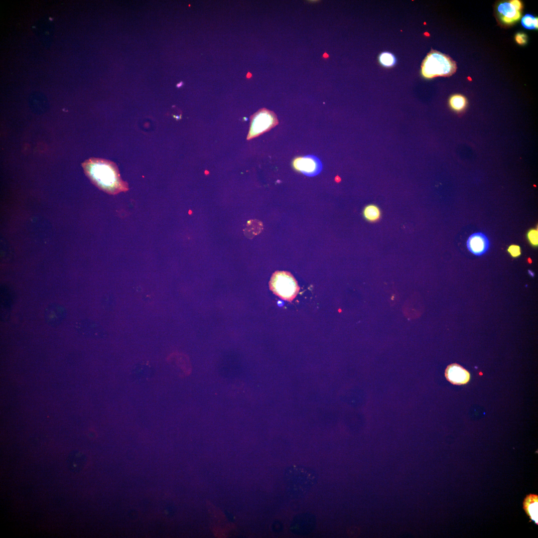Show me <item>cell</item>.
Segmentation results:
<instances>
[{
  "mask_svg": "<svg viewBox=\"0 0 538 538\" xmlns=\"http://www.w3.org/2000/svg\"><path fill=\"white\" fill-rule=\"evenodd\" d=\"M260 224L259 222H256V220H250L247 224L246 227L244 230V233L245 235L249 238L253 237L254 235L260 232Z\"/></svg>",
  "mask_w": 538,
  "mask_h": 538,
  "instance_id": "e0dca14e",
  "label": "cell"
},
{
  "mask_svg": "<svg viewBox=\"0 0 538 538\" xmlns=\"http://www.w3.org/2000/svg\"><path fill=\"white\" fill-rule=\"evenodd\" d=\"M508 252L514 258L518 257L521 254L520 247L515 245L510 246L508 249Z\"/></svg>",
  "mask_w": 538,
  "mask_h": 538,
  "instance_id": "ffe728a7",
  "label": "cell"
},
{
  "mask_svg": "<svg viewBox=\"0 0 538 538\" xmlns=\"http://www.w3.org/2000/svg\"><path fill=\"white\" fill-rule=\"evenodd\" d=\"M269 286L275 295L288 301H291L299 290L296 280L286 271H275L270 277Z\"/></svg>",
  "mask_w": 538,
  "mask_h": 538,
  "instance_id": "277c9868",
  "label": "cell"
},
{
  "mask_svg": "<svg viewBox=\"0 0 538 538\" xmlns=\"http://www.w3.org/2000/svg\"><path fill=\"white\" fill-rule=\"evenodd\" d=\"M445 376L450 383L456 385L466 384L470 378V373L456 363L451 364L447 367L445 371Z\"/></svg>",
  "mask_w": 538,
  "mask_h": 538,
  "instance_id": "9c48e42d",
  "label": "cell"
},
{
  "mask_svg": "<svg viewBox=\"0 0 538 538\" xmlns=\"http://www.w3.org/2000/svg\"><path fill=\"white\" fill-rule=\"evenodd\" d=\"M456 63L448 55L431 50L425 56L421 65V74L426 79L438 76L448 77L456 70Z\"/></svg>",
  "mask_w": 538,
  "mask_h": 538,
  "instance_id": "3957f363",
  "label": "cell"
},
{
  "mask_svg": "<svg viewBox=\"0 0 538 538\" xmlns=\"http://www.w3.org/2000/svg\"><path fill=\"white\" fill-rule=\"evenodd\" d=\"M529 273L530 274V275L531 276H534V273L533 272V271H532L531 270H529Z\"/></svg>",
  "mask_w": 538,
  "mask_h": 538,
  "instance_id": "603a6c76",
  "label": "cell"
},
{
  "mask_svg": "<svg viewBox=\"0 0 538 538\" xmlns=\"http://www.w3.org/2000/svg\"><path fill=\"white\" fill-rule=\"evenodd\" d=\"M283 528V526L281 523L278 521L274 522L272 525V529L275 532H280Z\"/></svg>",
  "mask_w": 538,
  "mask_h": 538,
  "instance_id": "7402d4cb",
  "label": "cell"
},
{
  "mask_svg": "<svg viewBox=\"0 0 538 538\" xmlns=\"http://www.w3.org/2000/svg\"><path fill=\"white\" fill-rule=\"evenodd\" d=\"M538 18L530 14H526L521 20L522 25L529 29H536L538 28Z\"/></svg>",
  "mask_w": 538,
  "mask_h": 538,
  "instance_id": "ac0fdd59",
  "label": "cell"
},
{
  "mask_svg": "<svg viewBox=\"0 0 538 538\" xmlns=\"http://www.w3.org/2000/svg\"><path fill=\"white\" fill-rule=\"evenodd\" d=\"M528 239L530 243L534 246H537L538 243V230L532 229L530 230L527 235Z\"/></svg>",
  "mask_w": 538,
  "mask_h": 538,
  "instance_id": "d6986e66",
  "label": "cell"
},
{
  "mask_svg": "<svg viewBox=\"0 0 538 538\" xmlns=\"http://www.w3.org/2000/svg\"><path fill=\"white\" fill-rule=\"evenodd\" d=\"M292 165L295 170L308 176L318 174L322 168L320 160L312 155L295 158L292 162Z\"/></svg>",
  "mask_w": 538,
  "mask_h": 538,
  "instance_id": "8992f818",
  "label": "cell"
},
{
  "mask_svg": "<svg viewBox=\"0 0 538 538\" xmlns=\"http://www.w3.org/2000/svg\"><path fill=\"white\" fill-rule=\"evenodd\" d=\"M278 124L275 114L267 109L262 108L250 117L248 140L256 137L269 131Z\"/></svg>",
  "mask_w": 538,
  "mask_h": 538,
  "instance_id": "5b68a950",
  "label": "cell"
},
{
  "mask_svg": "<svg viewBox=\"0 0 538 538\" xmlns=\"http://www.w3.org/2000/svg\"><path fill=\"white\" fill-rule=\"evenodd\" d=\"M467 104L466 98L461 94L452 95L449 99V105L452 110L456 112L464 111Z\"/></svg>",
  "mask_w": 538,
  "mask_h": 538,
  "instance_id": "9a60e30c",
  "label": "cell"
},
{
  "mask_svg": "<svg viewBox=\"0 0 538 538\" xmlns=\"http://www.w3.org/2000/svg\"><path fill=\"white\" fill-rule=\"evenodd\" d=\"M522 4L520 0H513L501 2L497 10L502 21L507 24L517 21L521 17Z\"/></svg>",
  "mask_w": 538,
  "mask_h": 538,
  "instance_id": "ba28073f",
  "label": "cell"
},
{
  "mask_svg": "<svg viewBox=\"0 0 538 538\" xmlns=\"http://www.w3.org/2000/svg\"><path fill=\"white\" fill-rule=\"evenodd\" d=\"M538 497L536 494H529L525 498L523 502V508L530 519L537 525L538 519Z\"/></svg>",
  "mask_w": 538,
  "mask_h": 538,
  "instance_id": "4fadbf2b",
  "label": "cell"
},
{
  "mask_svg": "<svg viewBox=\"0 0 538 538\" xmlns=\"http://www.w3.org/2000/svg\"><path fill=\"white\" fill-rule=\"evenodd\" d=\"M317 480V475L314 470L302 465L290 466L284 474L286 492L293 498L298 499L306 495Z\"/></svg>",
  "mask_w": 538,
  "mask_h": 538,
  "instance_id": "7a4b0ae2",
  "label": "cell"
},
{
  "mask_svg": "<svg viewBox=\"0 0 538 538\" xmlns=\"http://www.w3.org/2000/svg\"><path fill=\"white\" fill-rule=\"evenodd\" d=\"M363 215L367 221L374 223L380 219L382 212L378 206L374 204H370L364 207Z\"/></svg>",
  "mask_w": 538,
  "mask_h": 538,
  "instance_id": "5bb4252c",
  "label": "cell"
},
{
  "mask_svg": "<svg viewBox=\"0 0 538 538\" xmlns=\"http://www.w3.org/2000/svg\"><path fill=\"white\" fill-rule=\"evenodd\" d=\"M515 40L518 44L524 45L527 41V36L523 33H518L516 34Z\"/></svg>",
  "mask_w": 538,
  "mask_h": 538,
  "instance_id": "44dd1931",
  "label": "cell"
},
{
  "mask_svg": "<svg viewBox=\"0 0 538 538\" xmlns=\"http://www.w3.org/2000/svg\"><path fill=\"white\" fill-rule=\"evenodd\" d=\"M82 166L91 182L107 193L116 195L129 190L127 182L121 178L117 165L114 162L92 157L86 160Z\"/></svg>",
  "mask_w": 538,
  "mask_h": 538,
  "instance_id": "6da1fadb",
  "label": "cell"
},
{
  "mask_svg": "<svg viewBox=\"0 0 538 538\" xmlns=\"http://www.w3.org/2000/svg\"><path fill=\"white\" fill-rule=\"evenodd\" d=\"M380 63L385 67H391L396 63V58L394 55L388 52H384L380 54L379 56Z\"/></svg>",
  "mask_w": 538,
  "mask_h": 538,
  "instance_id": "2e32d148",
  "label": "cell"
},
{
  "mask_svg": "<svg viewBox=\"0 0 538 538\" xmlns=\"http://www.w3.org/2000/svg\"><path fill=\"white\" fill-rule=\"evenodd\" d=\"M66 314V310L63 306L58 304L52 303L46 307L44 312V318L49 326L56 327L62 322Z\"/></svg>",
  "mask_w": 538,
  "mask_h": 538,
  "instance_id": "30bf717a",
  "label": "cell"
},
{
  "mask_svg": "<svg viewBox=\"0 0 538 538\" xmlns=\"http://www.w3.org/2000/svg\"><path fill=\"white\" fill-rule=\"evenodd\" d=\"M489 242L487 237L483 233H477L471 235L467 242L469 251L476 256H481L488 249Z\"/></svg>",
  "mask_w": 538,
  "mask_h": 538,
  "instance_id": "8fae6325",
  "label": "cell"
},
{
  "mask_svg": "<svg viewBox=\"0 0 538 538\" xmlns=\"http://www.w3.org/2000/svg\"><path fill=\"white\" fill-rule=\"evenodd\" d=\"M14 293L13 290L1 287L0 290V314L2 320L6 321L9 317L11 308L14 303Z\"/></svg>",
  "mask_w": 538,
  "mask_h": 538,
  "instance_id": "7c38bea8",
  "label": "cell"
},
{
  "mask_svg": "<svg viewBox=\"0 0 538 538\" xmlns=\"http://www.w3.org/2000/svg\"><path fill=\"white\" fill-rule=\"evenodd\" d=\"M316 525L315 516L309 513L299 514L292 519L290 530L294 534L306 536L315 529Z\"/></svg>",
  "mask_w": 538,
  "mask_h": 538,
  "instance_id": "52a82bcc",
  "label": "cell"
}]
</instances>
